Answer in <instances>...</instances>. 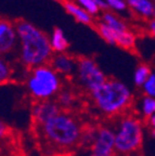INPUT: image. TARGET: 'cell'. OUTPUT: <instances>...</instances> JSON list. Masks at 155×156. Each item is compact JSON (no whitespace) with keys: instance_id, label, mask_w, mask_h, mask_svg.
<instances>
[{"instance_id":"obj_1","label":"cell","mask_w":155,"mask_h":156,"mask_svg":"<svg viewBox=\"0 0 155 156\" xmlns=\"http://www.w3.org/2000/svg\"><path fill=\"white\" fill-rule=\"evenodd\" d=\"M20 42V61L28 68L49 64L52 58L50 37L26 20L14 22Z\"/></svg>"},{"instance_id":"obj_2","label":"cell","mask_w":155,"mask_h":156,"mask_svg":"<svg viewBox=\"0 0 155 156\" xmlns=\"http://www.w3.org/2000/svg\"><path fill=\"white\" fill-rule=\"evenodd\" d=\"M45 140L59 150H68L82 141L85 130L73 114L61 111L58 115L37 126Z\"/></svg>"},{"instance_id":"obj_3","label":"cell","mask_w":155,"mask_h":156,"mask_svg":"<svg viewBox=\"0 0 155 156\" xmlns=\"http://www.w3.org/2000/svg\"><path fill=\"white\" fill-rule=\"evenodd\" d=\"M90 95L96 108L106 117L123 114L132 103V93L128 86L115 78L107 79Z\"/></svg>"},{"instance_id":"obj_4","label":"cell","mask_w":155,"mask_h":156,"mask_svg":"<svg viewBox=\"0 0 155 156\" xmlns=\"http://www.w3.org/2000/svg\"><path fill=\"white\" fill-rule=\"evenodd\" d=\"M31 97L38 101H49L61 91V78L50 64L33 68L26 79Z\"/></svg>"},{"instance_id":"obj_5","label":"cell","mask_w":155,"mask_h":156,"mask_svg":"<svg viewBox=\"0 0 155 156\" xmlns=\"http://www.w3.org/2000/svg\"><path fill=\"white\" fill-rule=\"evenodd\" d=\"M116 153L130 155L141 149L143 142V126L135 115H124L115 128Z\"/></svg>"},{"instance_id":"obj_6","label":"cell","mask_w":155,"mask_h":156,"mask_svg":"<svg viewBox=\"0 0 155 156\" xmlns=\"http://www.w3.org/2000/svg\"><path fill=\"white\" fill-rule=\"evenodd\" d=\"M76 79L82 89L91 93L107 80L105 74L102 72L93 58L82 56L77 60Z\"/></svg>"},{"instance_id":"obj_7","label":"cell","mask_w":155,"mask_h":156,"mask_svg":"<svg viewBox=\"0 0 155 156\" xmlns=\"http://www.w3.org/2000/svg\"><path fill=\"white\" fill-rule=\"evenodd\" d=\"M91 151L99 156H114L116 154L115 130L109 126H100L95 129Z\"/></svg>"},{"instance_id":"obj_8","label":"cell","mask_w":155,"mask_h":156,"mask_svg":"<svg viewBox=\"0 0 155 156\" xmlns=\"http://www.w3.org/2000/svg\"><path fill=\"white\" fill-rule=\"evenodd\" d=\"M61 111H62V108L56 101H38L33 105V120H34L36 126H40L50 118L58 115Z\"/></svg>"},{"instance_id":"obj_9","label":"cell","mask_w":155,"mask_h":156,"mask_svg":"<svg viewBox=\"0 0 155 156\" xmlns=\"http://www.w3.org/2000/svg\"><path fill=\"white\" fill-rule=\"evenodd\" d=\"M19 40L15 24L7 19L0 21V51L2 54L9 53L15 48Z\"/></svg>"},{"instance_id":"obj_10","label":"cell","mask_w":155,"mask_h":156,"mask_svg":"<svg viewBox=\"0 0 155 156\" xmlns=\"http://www.w3.org/2000/svg\"><path fill=\"white\" fill-rule=\"evenodd\" d=\"M49 64L56 73L64 76L74 75L77 69V60L66 53H56Z\"/></svg>"},{"instance_id":"obj_11","label":"cell","mask_w":155,"mask_h":156,"mask_svg":"<svg viewBox=\"0 0 155 156\" xmlns=\"http://www.w3.org/2000/svg\"><path fill=\"white\" fill-rule=\"evenodd\" d=\"M62 5L65 9V11L70 14L74 19L79 23H82L85 25H90L92 23V15L86 11L79 5H76L74 1L70 0H62Z\"/></svg>"},{"instance_id":"obj_12","label":"cell","mask_w":155,"mask_h":156,"mask_svg":"<svg viewBox=\"0 0 155 156\" xmlns=\"http://www.w3.org/2000/svg\"><path fill=\"white\" fill-rule=\"evenodd\" d=\"M127 5L133 12L143 17L155 16V5L152 0H127Z\"/></svg>"},{"instance_id":"obj_13","label":"cell","mask_w":155,"mask_h":156,"mask_svg":"<svg viewBox=\"0 0 155 156\" xmlns=\"http://www.w3.org/2000/svg\"><path fill=\"white\" fill-rule=\"evenodd\" d=\"M50 41L52 50L56 53H65V51L68 48L67 39L64 36L63 29L60 28V27H56L53 29V32L51 34Z\"/></svg>"},{"instance_id":"obj_14","label":"cell","mask_w":155,"mask_h":156,"mask_svg":"<svg viewBox=\"0 0 155 156\" xmlns=\"http://www.w3.org/2000/svg\"><path fill=\"white\" fill-rule=\"evenodd\" d=\"M102 22H104L107 26L111 29H113L116 34H119V33H124L128 30V27H127L126 23L121 21V19L116 16L113 13L109 12V11H105L102 15Z\"/></svg>"},{"instance_id":"obj_15","label":"cell","mask_w":155,"mask_h":156,"mask_svg":"<svg viewBox=\"0 0 155 156\" xmlns=\"http://www.w3.org/2000/svg\"><path fill=\"white\" fill-rule=\"evenodd\" d=\"M152 72L150 69V66L146 64H140L137 66L135 74H133V83L137 87H143V85L146 83L149 77L151 76Z\"/></svg>"},{"instance_id":"obj_16","label":"cell","mask_w":155,"mask_h":156,"mask_svg":"<svg viewBox=\"0 0 155 156\" xmlns=\"http://www.w3.org/2000/svg\"><path fill=\"white\" fill-rule=\"evenodd\" d=\"M75 94L70 90H61L59 94L56 95V102L60 105L62 110H67L70 107H72L75 103Z\"/></svg>"},{"instance_id":"obj_17","label":"cell","mask_w":155,"mask_h":156,"mask_svg":"<svg viewBox=\"0 0 155 156\" xmlns=\"http://www.w3.org/2000/svg\"><path fill=\"white\" fill-rule=\"evenodd\" d=\"M135 44H136V36L129 30L116 34V44L123 49L130 50L135 47Z\"/></svg>"},{"instance_id":"obj_18","label":"cell","mask_w":155,"mask_h":156,"mask_svg":"<svg viewBox=\"0 0 155 156\" xmlns=\"http://www.w3.org/2000/svg\"><path fill=\"white\" fill-rule=\"evenodd\" d=\"M140 111L143 117H146L148 119L155 115V98L144 95L140 102Z\"/></svg>"},{"instance_id":"obj_19","label":"cell","mask_w":155,"mask_h":156,"mask_svg":"<svg viewBox=\"0 0 155 156\" xmlns=\"http://www.w3.org/2000/svg\"><path fill=\"white\" fill-rule=\"evenodd\" d=\"M97 30L99 35L110 44H116V33L111 29L104 22L97 24Z\"/></svg>"},{"instance_id":"obj_20","label":"cell","mask_w":155,"mask_h":156,"mask_svg":"<svg viewBox=\"0 0 155 156\" xmlns=\"http://www.w3.org/2000/svg\"><path fill=\"white\" fill-rule=\"evenodd\" d=\"M77 2L80 7H82L85 9L90 15H97L100 10H101L93 0H77Z\"/></svg>"},{"instance_id":"obj_21","label":"cell","mask_w":155,"mask_h":156,"mask_svg":"<svg viewBox=\"0 0 155 156\" xmlns=\"http://www.w3.org/2000/svg\"><path fill=\"white\" fill-rule=\"evenodd\" d=\"M144 94L151 98H155V73H152L146 83L142 87Z\"/></svg>"},{"instance_id":"obj_22","label":"cell","mask_w":155,"mask_h":156,"mask_svg":"<svg viewBox=\"0 0 155 156\" xmlns=\"http://www.w3.org/2000/svg\"><path fill=\"white\" fill-rule=\"evenodd\" d=\"M10 76H11V68H10L9 64L5 60H1L0 61V81L1 83H5V81L9 80Z\"/></svg>"},{"instance_id":"obj_23","label":"cell","mask_w":155,"mask_h":156,"mask_svg":"<svg viewBox=\"0 0 155 156\" xmlns=\"http://www.w3.org/2000/svg\"><path fill=\"white\" fill-rule=\"evenodd\" d=\"M106 3L110 9H113L118 12H123L127 9V1L125 0H106Z\"/></svg>"},{"instance_id":"obj_24","label":"cell","mask_w":155,"mask_h":156,"mask_svg":"<svg viewBox=\"0 0 155 156\" xmlns=\"http://www.w3.org/2000/svg\"><path fill=\"white\" fill-rule=\"evenodd\" d=\"M148 124H149V127H150L151 133H152L153 136H155V115H153L152 117L149 118Z\"/></svg>"},{"instance_id":"obj_25","label":"cell","mask_w":155,"mask_h":156,"mask_svg":"<svg viewBox=\"0 0 155 156\" xmlns=\"http://www.w3.org/2000/svg\"><path fill=\"white\" fill-rule=\"evenodd\" d=\"M98 5V7L101 10H107L109 9V5L106 3V0H93Z\"/></svg>"},{"instance_id":"obj_26","label":"cell","mask_w":155,"mask_h":156,"mask_svg":"<svg viewBox=\"0 0 155 156\" xmlns=\"http://www.w3.org/2000/svg\"><path fill=\"white\" fill-rule=\"evenodd\" d=\"M149 29H150L151 35L155 37V17H153L149 23Z\"/></svg>"},{"instance_id":"obj_27","label":"cell","mask_w":155,"mask_h":156,"mask_svg":"<svg viewBox=\"0 0 155 156\" xmlns=\"http://www.w3.org/2000/svg\"><path fill=\"white\" fill-rule=\"evenodd\" d=\"M89 156H99V155H96V154H93V153H91V154H90V155Z\"/></svg>"},{"instance_id":"obj_28","label":"cell","mask_w":155,"mask_h":156,"mask_svg":"<svg viewBox=\"0 0 155 156\" xmlns=\"http://www.w3.org/2000/svg\"><path fill=\"white\" fill-rule=\"evenodd\" d=\"M54 1H59V0H54Z\"/></svg>"},{"instance_id":"obj_29","label":"cell","mask_w":155,"mask_h":156,"mask_svg":"<svg viewBox=\"0 0 155 156\" xmlns=\"http://www.w3.org/2000/svg\"><path fill=\"white\" fill-rule=\"evenodd\" d=\"M152 1H155V0H152Z\"/></svg>"},{"instance_id":"obj_30","label":"cell","mask_w":155,"mask_h":156,"mask_svg":"<svg viewBox=\"0 0 155 156\" xmlns=\"http://www.w3.org/2000/svg\"><path fill=\"white\" fill-rule=\"evenodd\" d=\"M125 1H127V0H125Z\"/></svg>"}]
</instances>
